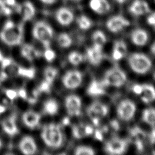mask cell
I'll list each match as a JSON object with an SVG mask.
<instances>
[{
  "label": "cell",
  "instance_id": "cell-1",
  "mask_svg": "<svg viewBox=\"0 0 155 155\" xmlns=\"http://www.w3.org/2000/svg\"><path fill=\"white\" fill-rule=\"evenodd\" d=\"M23 34L22 23L16 25L13 21L8 20L0 32V39L7 45L16 46L22 42Z\"/></svg>",
  "mask_w": 155,
  "mask_h": 155
},
{
  "label": "cell",
  "instance_id": "cell-2",
  "mask_svg": "<svg viewBox=\"0 0 155 155\" xmlns=\"http://www.w3.org/2000/svg\"><path fill=\"white\" fill-rule=\"evenodd\" d=\"M41 138L50 148H58L63 143L64 136L61 127L56 124L45 125L41 131Z\"/></svg>",
  "mask_w": 155,
  "mask_h": 155
},
{
  "label": "cell",
  "instance_id": "cell-3",
  "mask_svg": "<svg viewBox=\"0 0 155 155\" xmlns=\"http://www.w3.org/2000/svg\"><path fill=\"white\" fill-rule=\"evenodd\" d=\"M128 62L130 68L136 73L144 74L152 67L151 59L142 53H133L128 58Z\"/></svg>",
  "mask_w": 155,
  "mask_h": 155
},
{
  "label": "cell",
  "instance_id": "cell-4",
  "mask_svg": "<svg viewBox=\"0 0 155 155\" xmlns=\"http://www.w3.org/2000/svg\"><path fill=\"white\" fill-rule=\"evenodd\" d=\"M33 36L39 41L45 48H49L51 40L53 36L52 27L44 21L36 22L33 27Z\"/></svg>",
  "mask_w": 155,
  "mask_h": 155
},
{
  "label": "cell",
  "instance_id": "cell-5",
  "mask_svg": "<svg viewBox=\"0 0 155 155\" xmlns=\"http://www.w3.org/2000/svg\"><path fill=\"white\" fill-rule=\"evenodd\" d=\"M127 80L125 73L120 68L114 67L107 70L101 80L107 87H120L124 85Z\"/></svg>",
  "mask_w": 155,
  "mask_h": 155
},
{
  "label": "cell",
  "instance_id": "cell-6",
  "mask_svg": "<svg viewBox=\"0 0 155 155\" xmlns=\"http://www.w3.org/2000/svg\"><path fill=\"white\" fill-rule=\"evenodd\" d=\"M136 110L135 104L130 99L121 101L116 108L118 117L124 121H129L134 117Z\"/></svg>",
  "mask_w": 155,
  "mask_h": 155
},
{
  "label": "cell",
  "instance_id": "cell-7",
  "mask_svg": "<svg viewBox=\"0 0 155 155\" xmlns=\"http://www.w3.org/2000/svg\"><path fill=\"white\" fill-rule=\"evenodd\" d=\"M127 141L124 139L114 137L107 141L104 146L105 151L110 154H122L127 150Z\"/></svg>",
  "mask_w": 155,
  "mask_h": 155
},
{
  "label": "cell",
  "instance_id": "cell-8",
  "mask_svg": "<svg viewBox=\"0 0 155 155\" xmlns=\"http://www.w3.org/2000/svg\"><path fill=\"white\" fill-rule=\"evenodd\" d=\"M82 81V74L78 70H72L67 71L62 78L64 87L70 90H74L80 86Z\"/></svg>",
  "mask_w": 155,
  "mask_h": 155
},
{
  "label": "cell",
  "instance_id": "cell-9",
  "mask_svg": "<svg viewBox=\"0 0 155 155\" xmlns=\"http://www.w3.org/2000/svg\"><path fill=\"white\" fill-rule=\"evenodd\" d=\"M7 72L8 75L18 76L28 79H33L35 76V70L33 68H25L17 64L13 60L10 65L3 70Z\"/></svg>",
  "mask_w": 155,
  "mask_h": 155
},
{
  "label": "cell",
  "instance_id": "cell-10",
  "mask_svg": "<svg viewBox=\"0 0 155 155\" xmlns=\"http://www.w3.org/2000/svg\"><path fill=\"white\" fill-rule=\"evenodd\" d=\"M130 22L129 21L121 15H115L110 17L106 22L107 29L114 33H118L125 28L129 26Z\"/></svg>",
  "mask_w": 155,
  "mask_h": 155
},
{
  "label": "cell",
  "instance_id": "cell-11",
  "mask_svg": "<svg viewBox=\"0 0 155 155\" xmlns=\"http://www.w3.org/2000/svg\"><path fill=\"white\" fill-rule=\"evenodd\" d=\"M82 102L81 98L76 94H70L65 99V107L68 115L78 116L81 114Z\"/></svg>",
  "mask_w": 155,
  "mask_h": 155
},
{
  "label": "cell",
  "instance_id": "cell-12",
  "mask_svg": "<svg viewBox=\"0 0 155 155\" xmlns=\"http://www.w3.org/2000/svg\"><path fill=\"white\" fill-rule=\"evenodd\" d=\"M18 148L21 153L26 155H31L36 153L38 148L35 139L30 136H24L18 143Z\"/></svg>",
  "mask_w": 155,
  "mask_h": 155
},
{
  "label": "cell",
  "instance_id": "cell-13",
  "mask_svg": "<svg viewBox=\"0 0 155 155\" xmlns=\"http://www.w3.org/2000/svg\"><path fill=\"white\" fill-rule=\"evenodd\" d=\"M128 10L133 16H140L148 13L150 12V7L143 0H134L130 4Z\"/></svg>",
  "mask_w": 155,
  "mask_h": 155
},
{
  "label": "cell",
  "instance_id": "cell-14",
  "mask_svg": "<svg viewBox=\"0 0 155 155\" xmlns=\"http://www.w3.org/2000/svg\"><path fill=\"white\" fill-rule=\"evenodd\" d=\"M15 8L21 15L24 21L31 20L35 15V7L30 1H25L22 5L17 4Z\"/></svg>",
  "mask_w": 155,
  "mask_h": 155
},
{
  "label": "cell",
  "instance_id": "cell-15",
  "mask_svg": "<svg viewBox=\"0 0 155 155\" xmlns=\"http://www.w3.org/2000/svg\"><path fill=\"white\" fill-rule=\"evenodd\" d=\"M57 21L63 26L70 25L74 20V14L71 10L67 7H61L56 12Z\"/></svg>",
  "mask_w": 155,
  "mask_h": 155
},
{
  "label": "cell",
  "instance_id": "cell-16",
  "mask_svg": "<svg viewBox=\"0 0 155 155\" xmlns=\"http://www.w3.org/2000/svg\"><path fill=\"white\" fill-rule=\"evenodd\" d=\"M22 119L24 125L30 129H34L38 127L41 120V115L32 110L24 112L22 116Z\"/></svg>",
  "mask_w": 155,
  "mask_h": 155
},
{
  "label": "cell",
  "instance_id": "cell-17",
  "mask_svg": "<svg viewBox=\"0 0 155 155\" xmlns=\"http://www.w3.org/2000/svg\"><path fill=\"white\" fill-rule=\"evenodd\" d=\"M1 127L3 131L8 136H15L18 133V128L16 121V116L12 114L2 120Z\"/></svg>",
  "mask_w": 155,
  "mask_h": 155
},
{
  "label": "cell",
  "instance_id": "cell-18",
  "mask_svg": "<svg viewBox=\"0 0 155 155\" xmlns=\"http://www.w3.org/2000/svg\"><path fill=\"white\" fill-rule=\"evenodd\" d=\"M87 58L90 64L93 65H98L103 60L104 55L102 48L93 45L87 49Z\"/></svg>",
  "mask_w": 155,
  "mask_h": 155
},
{
  "label": "cell",
  "instance_id": "cell-19",
  "mask_svg": "<svg viewBox=\"0 0 155 155\" xmlns=\"http://www.w3.org/2000/svg\"><path fill=\"white\" fill-rule=\"evenodd\" d=\"M90 8L99 15H104L110 12L111 5L108 0H90Z\"/></svg>",
  "mask_w": 155,
  "mask_h": 155
},
{
  "label": "cell",
  "instance_id": "cell-20",
  "mask_svg": "<svg viewBox=\"0 0 155 155\" xmlns=\"http://www.w3.org/2000/svg\"><path fill=\"white\" fill-rule=\"evenodd\" d=\"M130 38L133 44L137 46H143L148 42V35L145 30L136 28L131 31Z\"/></svg>",
  "mask_w": 155,
  "mask_h": 155
},
{
  "label": "cell",
  "instance_id": "cell-21",
  "mask_svg": "<svg viewBox=\"0 0 155 155\" xmlns=\"http://www.w3.org/2000/svg\"><path fill=\"white\" fill-rule=\"evenodd\" d=\"M107 87L104 84L102 81L93 80L87 88V93L91 96H101L105 93Z\"/></svg>",
  "mask_w": 155,
  "mask_h": 155
},
{
  "label": "cell",
  "instance_id": "cell-22",
  "mask_svg": "<svg viewBox=\"0 0 155 155\" xmlns=\"http://www.w3.org/2000/svg\"><path fill=\"white\" fill-rule=\"evenodd\" d=\"M21 54L23 58L29 61H32L41 55V53L35 47L29 44L22 45L21 49Z\"/></svg>",
  "mask_w": 155,
  "mask_h": 155
},
{
  "label": "cell",
  "instance_id": "cell-23",
  "mask_svg": "<svg viewBox=\"0 0 155 155\" xmlns=\"http://www.w3.org/2000/svg\"><path fill=\"white\" fill-rule=\"evenodd\" d=\"M131 136L133 137L134 143L139 151H142L143 148V142L146 137V134L141 128L137 127H134L130 130Z\"/></svg>",
  "mask_w": 155,
  "mask_h": 155
},
{
  "label": "cell",
  "instance_id": "cell-24",
  "mask_svg": "<svg viewBox=\"0 0 155 155\" xmlns=\"http://www.w3.org/2000/svg\"><path fill=\"white\" fill-rule=\"evenodd\" d=\"M143 91L140 98L143 102L149 104L155 101V88L151 84H142Z\"/></svg>",
  "mask_w": 155,
  "mask_h": 155
},
{
  "label": "cell",
  "instance_id": "cell-25",
  "mask_svg": "<svg viewBox=\"0 0 155 155\" xmlns=\"http://www.w3.org/2000/svg\"><path fill=\"white\" fill-rule=\"evenodd\" d=\"M88 107L91 108L100 119L106 116L108 113V107L99 101H94Z\"/></svg>",
  "mask_w": 155,
  "mask_h": 155
},
{
  "label": "cell",
  "instance_id": "cell-26",
  "mask_svg": "<svg viewBox=\"0 0 155 155\" xmlns=\"http://www.w3.org/2000/svg\"><path fill=\"white\" fill-rule=\"evenodd\" d=\"M142 120L147 124L154 127L155 126V108H148L142 111Z\"/></svg>",
  "mask_w": 155,
  "mask_h": 155
},
{
  "label": "cell",
  "instance_id": "cell-27",
  "mask_svg": "<svg viewBox=\"0 0 155 155\" xmlns=\"http://www.w3.org/2000/svg\"><path fill=\"white\" fill-rule=\"evenodd\" d=\"M59 109V105L56 101L50 99L46 101L44 104V111L48 115H55Z\"/></svg>",
  "mask_w": 155,
  "mask_h": 155
},
{
  "label": "cell",
  "instance_id": "cell-28",
  "mask_svg": "<svg viewBox=\"0 0 155 155\" xmlns=\"http://www.w3.org/2000/svg\"><path fill=\"white\" fill-rule=\"evenodd\" d=\"M91 38L93 42V45L100 48H102V47L107 41L105 35L101 30L95 31L93 33Z\"/></svg>",
  "mask_w": 155,
  "mask_h": 155
},
{
  "label": "cell",
  "instance_id": "cell-29",
  "mask_svg": "<svg viewBox=\"0 0 155 155\" xmlns=\"http://www.w3.org/2000/svg\"><path fill=\"white\" fill-rule=\"evenodd\" d=\"M72 134L73 137L77 139H81L88 136L86 131V125L83 124L74 125L72 127Z\"/></svg>",
  "mask_w": 155,
  "mask_h": 155
},
{
  "label": "cell",
  "instance_id": "cell-30",
  "mask_svg": "<svg viewBox=\"0 0 155 155\" xmlns=\"http://www.w3.org/2000/svg\"><path fill=\"white\" fill-rule=\"evenodd\" d=\"M58 73V70L56 68L51 66L47 67L44 71V80L51 85L54 82Z\"/></svg>",
  "mask_w": 155,
  "mask_h": 155
},
{
  "label": "cell",
  "instance_id": "cell-31",
  "mask_svg": "<svg viewBox=\"0 0 155 155\" xmlns=\"http://www.w3.org/2000/svg\"><path fill=\"white\" fill-rule=\"evenodd\" d=\"M57 41L62 48H68L72 44V39L67 33H60L57 38Z\"/></svg>",
  "mask_w": 155,
  "mask_h": 155
},
{
  "label": "cell",
  "instance_id": "cell-32",
  "mask_svg": "<svg viewBox=\"0 0 155 155\" xmlns=\"http://www.w3.org/2000/svg\"><path fill=\"white\" fill-rule=\"evenodd\" d=\"M68 60L71 64L76 66L79 65L83 61L84 56L79 52L73 51L68 54Z\"/></svg>",
  "mask_w": 155,
  "mask_h": 155
},
{
  "label": "cell",
  "instance_id": "cell-33",
  "mask_svg": "<svg viewBox=\"0 0 155 155\" xmlns=\"http://www.w3.org/2000/svg\"><path fill=\"white\" fill-rule=\"evenodd\" d=\"M77 24L81 29L86 30L92 26L93 22L88 16L85 15H81L78 18Z\"/></svg>",
  "mask_w": 155,
  "mask_h": 155
},
{
  "label": "cell",
  "instance_id": "cell-34",
  "mask_svg": "<svg viewBox=\"0 0 155 155\" xmlns=\"http://www.w3.org/2000/svg\"><path fill=\"white\" fill-rule=\"evenodd\" d=\"M94 154V150L89 146L79 145L74 150V154L76 155H93Z\"/></svg>",
  "mask_w": 155,
  "mask_h": 155
},
{
  "label": "cell",
  "instance_id": "cell-35",
  "mask_svg": "<svg viewBox=\"0 0 155 155\" xmlns=\"http://www.w3.org/2000/svg\"><path fill=\"white\" fill-rule=\"evenodd\" d=\"M113 48L117 50L118 51L121 53L124 56H125L127 52V45L125 42H124L123 41H121V40L115 41L114 43Z\"/></svg>",
  "mask_w": 155,
  "mask_h": 155
},
{
  "label": "cell",
  "instance_id": "cell-36",
  "mask_svg": "<svg viewBox=\"0 0 155 155\" xmlns=\"http://www.w3.org/2000/svg\"><path fill=\"white\" fill-rule=\"evenodd\" d=\"M0 8L2 13L7 16L10 15L13 12V8L7 5L4 0H0Z\"/></svg>",
  "mask_w": 155,
  "mask_h": 155
},
{
  "label": "cell",
  "instance_id": "cell-37",
  "mask_svg": "<svg viewBox=\"0 0 155 155\" xmlns=\"http://www.w3.org/2000/svg\"><path fill=\"white\" fill-rule=\"evenodd\" d=\"M44 56L45 59L47 61H48L49 62H51L55 59L56 53L53 50H51L49 47V48H45V50L44 53Z\"/></svg>",
  "mask_w": 155,
  "mask_h": 155
},
{
  "label": "cell",
  "instance_id": "cell-38",
  "mask_svg": "<svg viewBox=\"0 0 155 155\" xmlns=\"http://www.w3.org/2000/svg\"><path fill=\"white\" fill-rule=\"evenodd\" d=\"M87 114L89 117V118L91 120V121L93 122V123L94 124V125H97L99 123V120H100V118L97 116V114L91 109V108L90 107H88L87 108Z\"/></svg>",
  "mask_w": 155,
  "mask_h": 155
},
{
  "label": "cell",
  "instance_id": "cell-39",
  "mask_svg": "<svg viewBox=\"0 0 155 155\" xmlns=\"http://www.w3.org/2000/svg\"><path fill=\"white\" fill-rule=\"evenodd\" d=\"M51 85V84H50L46 81L44 80L42 82H41V83L38 87V89L40 93H49L50 91Z\"/></svg>",
  "mask_w": 155,
  "mask_h": 155
},
{
  "label": "cell",
  "instance_id": "cell-40",
  "mask_svg": "<svg viewBox=\"0 0 155 155\" xmlns=\"http://www.w3.org/2000/svg\"><path fill=\"white\" fill-rule=\"evenodd\" d=\"M5 93L6 96L11 101H13L14 99L17 98V97H18V91L15 90L7 89L5 91Z\"/></svg>",
  "mask_w": 155,
  "mask_h": 155
},
{
  "label": "cell",
  "instance_id": "cell-41",
  "mask_svg": "<svg viewBox=\"0 0 155 155\" xmlns=\"http://www.w3.org/2000/svg\"><path fill=\"white\" fill-rule=\"evenodd\" d=\"M131 89H132L133 92L134 94L140 96V94H142V91H143L142 84H134V85H133Z\"/></svg>",
  "mask_w": 155,
  "mask_h": 155
},
{
  "label": "cell",
  "instance_id": "cell-42",
  "mask_svg": "<svg viewBox=\"0 0 155 155\" xmlns=\"http://www.w3.org/2000/svg\"><path fill=\"white\" fill-rule=\"evenodd\" d=\"M147 21L148 24L155 30V12L150 13L147 17Z\"/></svg>",
  "mask_w": 155,
  "mask_h": 155
},
{
  "label": "cell",
  "instance_id": "cell-43",
  "mask_svg": "<svg viewBox=\"0 0 155 155\" xmlns=\"http://www.w3.org/2000/svg\"><path fill=\"white\" fill-rule=\"evenodd\" d=\"M124 55L120 53L119 51H118L117 50L113 49V51H112V57L114 61H119L120 59H122L124 58Z\"/></svg>",
  "mask_w": 155,
  "mask_h": 155
},
{
  "label": "cell",
  "instance_id": "cell-44",
  "mask_svg": "<svg viewBox=\"0 0 155 155\" xmlns=\"http://www.w3.org/2000/svg\"><path fill=\"white\" fill-rule=\"evenodd\" d=\"M18 95L19 97H20L21 98L23 99H25L27 100L28 95H27V93L26 91V90L24 88H20L18 91Z\"/></svg>",
  "mask_w": 155,
  "mask_h": 155
},
{
  "label": "cell",
  "instance_id": "cell-45",
  "mask_svg": "<svg viewBox=\"0 0 155 155\" xmlns=\"http://www.w3.org/2000/svg\"><path fill=\"white\" fill-rule=\"evenodd\" d=\"M5 2L12 8H15L17 5L16 0H4Z\"/></svg>",
  "mask_w": 155,
  "mask_h": 155
},
{
  "label": "cell",
  "instance_id": "cell-46",
  "mask_svg": "<svg viewBox=\"0 0 155 155\" xmlns=\"http://www.w3.org/2000/svg\"><path fill=\"white\" fill-rule=\"evenodd\" d=\"M95 137L96 139L99 140H102L103 139V134H102V131L100 130H96L95 131Z\"/></svg>",
  "mask_w": 155,
  "mask_h": 155
},
{
  "label": "cell",
  "instance_id": "cell-47",
  "mask_svg": "<svg viewBox=\"0 0 155 155\" xmlns=\"http://www.w3.org/2000/svg\"><path fill=\"white\" fill-rule=\"evenodd\" d=\"M150 140L152 143H155V128H153L150 134Z\"/></svg>",
  "mask_w": 155,
  "mask_h": 155
},
{
  "label": "cell",
  "instance_id": "cell-48",
  "mask_svg": "<svg viewBox=\"0 0 155 155\" xmlns=\"http://www.w3.org/2000/svg\"><path fill=\"white\" fill-rule=\"evenodd\" d=\"M40 1L45 4H52L56 1V0H40Z\"/></svg>",
  "mask_w": 155,
  "mask_h": 155
},
{
  "label": "cell",
  "instance_id": "cell-49",
  "mask_svg": "<svg viewBox=\"0 0 155 155\" xmlns=\"http://www.w3.org/2000/svg\"><path fill=\"white\" fill-rule=\"evenodd\" d=\"M150 51L151 52V53L155 56V42L153 43V44L151 45V47H150Z\"/></svg>",
  "mask_w": 155,
  "mask_h": 155
},
{
  "label": "cell",
  "instance_id": "cell-50",
  "mask_svg": "<svg viewBox=\"0 0 155 155\" xmlns=\"http://www.w3.org/2000/svg\"><path fill=\"white\" fill-rule=\"evenodd\" d=\"M5 110H6V107L3 105L0 104V114L3 113L4 112H5Z\"/></svg>",
  "mask_w": 155,
  "mask_h": 155
},
{
  "label": "cell",
  "instance_id": "cell-51",
  "mask_svg": "<svg viewBox=\"0 0 155 155\" xmlns=\"http://www.w3.org/2000/svg\"><path fill=\"white\" fill-rule=\"evenodd\" d=\"M117 3L119 4H124V2H125L127 0H114Z\"/></svg>",
  "mask_w": 155,
  "mask_h": 155
},
{
  "label": "cell",
  "instance_id": "cell-52",
  "mask_svg": "<svg viewBox=\"0 0 155 155\" xmlns=\"http://www.w3.org/2000/svg\"><path fill=\"white\" fill-rule=\"evenodd\" d=\"M3 58H4V57H3V55L2 54L1 52L0 51V62H1V61L3 59Z\"/></svg>",
  "mask_w": 155,
  "mask_h": 155
},
{
  "label": "cell",
  "instance_id": "cell-53",
  "mask_svg": "<svg viewBox=\"0 0 155 155\" xmlns=\"http://www.w3.org/2000/svg\"><path fill=\"white\" fill-rule=\"evenodd\" d=\"M2 146V141H1V139H0V149L1 148Z\"/></svg>",
  "mask_w": 155,
  "mask_h": 155
},
{
  "label": "cell",
  "instance_id": "cell-54",
  "mask_svg": "<svg viewBox=\"0 0 155 155\" xmlns=\"http://www.w3.org/2000/svg\"><path fill=\"white\" fill-rule=\"evenodd\" d=\"M154 79H155V71H154Z\"/></svg>",
  "mask_w": 155,
  "mask_h": 155
},
{
  "label": "cell",
  "instance_id": "cell-55",
  "mask_svg": "<svg viewBox=\"0 0 155 155\" xmlns=\"http://www.w3.org/2000/svg\"><path fill=\"white\" fill-rule=\"evenodd\" d=\"M74 1H81V0H74Z\"/></svg>",
  "mask_w": 155,
  "mask_h": 155
},
{
  "label": "cell",
  "instance_id": "cell-56",
  "mask_svg": "<svg viewBox=\"0 0 155 155\" xmlns=\"http://www.w3.org/2000/svg\"><path fill=\"white\" fill-rule=\"evenodd\" d=\"M154 1H155V0H154Z\"/></svg>",
  "mask_w": 155,
  "mask_h": 155
}]
</instances>
